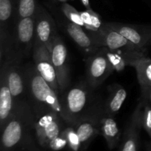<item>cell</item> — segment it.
Segmentation results:
<instances>
[{
  "label": "cell",
  "instance_id": "1",
  "mask_svg": "<svg viewBox=\"0 0 151 151\" xmlns=\"http://www.w3.org/2000/svg\"><path fill=\"white\" fill-rule=\"evenodd\" d=\"M35 118L29 105L15 109L11 119L1 131L0 151H35Z\"/></svg>",
  "mask_w": 151,
  "mask_h": 151
},
{
  "label": "cell",
  "instance_id": "2",
  "mask_svg": "<svg viewBox=\"0 0 151 151\" xmlns=\"http://www.w3.org/2000/svg\"><path fill=\"white\" fill-rule=\"evenodd\" d=\"M93 90L86 81L69 86L60 94L62 118L66 125H73L80 119L91 116L103 103Z\"/></svg>",
  "mask_w": 151,
  "mask_h": 151
},
{
  "label": "cell",
  "instance_id": "3",
  "mask_svg": "<svg viewBox=\"0 0 151 151\" xmlns=\"http://www.w3.org/2000/svg\"><path fill=\"white\" fill-rule=\"evenodd\" d=\"M27 103L35 119L55 111L62 117V110L58 96L42 78L34 63L24 65Z\"/></svg>",
  "mask_w": 151,
  "mask_h": 151
},
{
  "label": "cell",
  "instance_id": "4",
  "mask_svg": "<svg viewBox=\"0 0 151 151\" xmlns=\"http://www.w3.org/2000/svg\"><path fill=\"white\" fill-rule=\"evenodd\" d=\"M34 16L24 18L13 24L5 49L0 52V65L5 61L23 62L32 53L35 43Z\"/></svg>",
  "mask_w": 151,
  "mask_h": 151
},
{
  "label": "cell",
  "instance_id": "5",
  "mask_svg": "<svg viewBox=\"0 0 151 151\" xmlns=\"http://www.w3.org/2000/svg\"><path fill=\"white\" fill-rule=\"evenodd\" d=\"M23 62L5 61L0 65V71L6 76L14 102L15 109L27 106V83Z\"/></svg>",
  "mask_w": 151,
  "mask_h": 151
},
{
  "label": "cell",
  "instance_id": "6",
  "mask_svg": "<svg viewBox=\"0 0 151 151\" xmlns=\"http://www.w3.org/2000/svg\"><path fill=\"white\" fill-rule=\"evenodd\" d=\"M66 125L63 118L55 111L49 112L35 119L34 134L38 145L47 150L50 142L58 137Z\"/></svg>",
  "mask_w": 151,
  "mask_h": 151
},
{
  "label": "cell",
  "instance_id": "7",
  "mask_svg": "<svg viewBox=\"0 0 151 151\" xmlns=\"http://www.w3.org/2000/svg\"><path fill=\"white\" fill-rule=\"evenodd\" d=\"M97 44L99 47H105L121 52L126 62L129 59L145 55L147 52L137 47L116 31L109 29L104 25L98 34Z\"/></svg>",
  "mask_w": 151,
  "mask_h": 151
},
{
  "label": "cell",
  "instance_id": "8",
  "mask_svg": "<svg viewBox=\"0 0 151 151\" xmlns=\"http://www.w3.org/2000/svg\"><path fill=\"white\" fill-rule=\"evenodd\" d=\"M86 82L94 89L100 85L114 72V69L109 61L103 47L90 55L86 60Z\"/></svg>",
  "mask_w": 151,
  "mask_h": 151
},
{
  "label": "cell",
  "instance_id": "9",
  "mask_svg": "<svg viewBox=\"0 0 151 151\" xmlns=\"http://www.w3.org/2000/svg\"><path fill=\"white\" fill-rule=\"evenodd\" d=\"M52 15L57 22L58 27L63 32H66L72 40L81 47L83 50L88 53V55H92L95 53L100 47L97 46L88 33L85 32L83 27L74 22H71L63 15L60 10V13L55 11V10H52Z\"/></svg>",
  "mask_w": 151,
  "mask_h": 151
},
{
  "label": "cell",
  "instance_id": "10",
  "mask_svg": "<svg viewBox=\"0 0 151 151\" xmlns=\"http://www.w3.org/2000/svg\"><path fill=\"white\" fill-rule=\"evenodd\" d=\"M32 58L38 72L59 97L60 89L55 69L52 60L51 52L44 44L36 38H35L32 50Z\"/></svg>",
  "mask_w": 151,
  "mask_h": 151
},
{
  "label": "cell",
  "instance_id": "11",
  "mask_svg": "<svg viewBox=\"0 0 151 151\" xmlns=\"http://www.w3.org/2000/svg\"><path fill=\"white\" fill-rule=\"evenodd\" d=\"M35 38L51 50L58 33V24L51 13L39 4L34 15Z\"/></svg>",
  "mask_w": 151,
  "mask_h": 151
},
{
  "label": "cell",
  "instance_id": "12",
  "mask_svg": "<svg viewBox=\"0 0 151 151\" xmlns=\"http://www.w3.org/2000/svg\"><path fill=\"white\" fill-rule=\"evenodd\" d=\"M50 52L57 75L60 95L70 86V75L68 64L67 50L59 34L53 41Z\"/></svg>",
  "mask_w": 151,
  "mask_h": 151
},
{
  "label": "cell",
  "instance_id": "13",
  "mask_svg": "<svg viewBox=\"0 0 151 151\" xmlns=\"http://www.w3.org/2000/svg\"><path fill=\"white\" fill-rule=\"evenodd\" d=\"M103 25L119 32L141 50L147 51L151 45V26L120 22H103Z\"/></svg>",
  "mask_w": 151,
  "mask_h": 151
},
{
  "label": "cell",
  "instance_id": "14",
  "mask_svg": "<svg viewBox=\"0 0 151 151\" xmlns=\"http://www.w3.org/2000/svg\"><path fill=\"white\" fill-rule=\"evenodd\" d=\"M144 103L140 100L134 109L126 126L119 151H137L139 141V134L142 126Z\"/></svg>",
  "mask_w": 151,
  "mask_h": 151
},
{
  "label": "cell",
  "instance_id": "15",
  "mask_svg": "<svg viewBox=\"0 0 151 151\" xmlns=\"http://www.w3.org/2000/svg\"><path fill=\"white\" fill-rule=\"evenodd\" d=\"M103 101L93 114L80 119L76 123L72 125L78 134L83 151H87L93 140L100 134L99 127V114L103 107Z\"/></svg>",
  "mask_w": 151,
  "mask_h": 151
},
{
  "label": "cell",
  "instance_id": "16",
  "mask_svg": "<svg viewBox=\"0 0 151 151\" xmlns=\"http://www.w3.org/2000/svg\"><path fill=\"white\" fill-rule=\"evenodd\" d=\"M99 127L100 134L104 137L110 150H114L120 140L121 133L114 116H109L103 109V105L99 114Z\"/></svg>",
  "mask_w": 151,
  "mask_h": 151
},
{
  "label": "cell",
  "instance_id": "17",
  "mask_svg": "<svg viewBox=\"0 0 151 151\" xmlns=\"http://www.w3.org/2000/svg\"><path fill=\"white\" fill-rule=\"evenodd\" d=\"M15 112L14 102L6 76L0 71V131L4 128Z\"/></svg>",
  "mask_w": 151,
  "mask_h": 151
},
{
  "label": "cell",
  "instance_id": "18",
  "mask_svg": "<svg viewBox=\"0 0 151 151\" xmlns=\"http://www.w3.org/2000/svg\"><path fill=\"white\" fill-rule=\"evenodd\" d=\"M16 0H0V42L7 41L13 28Z\"/></svg>",
  "mask_w": 151,
  "mask_h": 151
},
{
  "label": "cell",
  "instance_id": "19",
  "mask_svg": "<svg viewBox=\"0 0 151 151\" xmlns=\"http://www.w3.org/2000/svg\"><path fill=\"white\" fill-rule=\"evenodd\" d=\"M127 97V91L122 86L114 84L109 88V95L103 101L104 111L109 116L114 117L120 111Z\"/></svg>",
  "mask_w": 151,
  "mask_h": 151
},
{
  "label": "cell",
  "instance_id": "20",
  "mask_svg": "<svg viewBox=\"0 0 151 151\" xmlns=\"http://www.w3.org/2000/svg\"><path fill=\"white\" fill-rule=\"evenodd\" d=\"M127 65L136 69L140 86H151V59L139 56L127 60Z\"/></svg>",
  "mask_w": 151,
  "mask_h": 151
},
{
  "label": "cell",
  "instance_id": "21",
  "mask_svg": "<svg viewBox=\"0 0 151 151\" xmlns=\"http://www.w3.org/2000/svg\"><path fill=\"white\" fill-rule=\"evenodd\" d=\"M38 4V0H16L13 24L22 19L34 16Z\"/></svg>",
  "mask_w": 151,
  "mask_h": 151
},
{
  "label": "cell",
  "instance_id": "22",
  "mask_svg": "<svg viewBox=\"0 0 151 151\" xmlns=\"http://www.w3.org/2000/svg\"><path fill=\"white\" fill-rule=\"evenodd\" d=\"M81 16L84 23V27L88 30V35L92 38L99 34L103 26V22L100 19V15L93 10H86L81 11Z\"/></svg>",
  "mask_w": 151,
  "mask_h": 151
},
{
  "label": "cell",
  "instance_id": "23",
  "mask_svg": "<svg viewBox=\"0 0 151 151\" xmlns=\"http://www.w3.org/2000/svg\"><path fill=\"white\" fill-rule=\"evenodd\" d=\"M62 133L67 140L68 151H83L81 142L73 126L66 125Z\"/></svg>",
  "mask_w": 151,
  "mask_h": 151
},
{
  "label": "cell",
  "instance_id": "24",
  "mask_svg": "<svg viewBox=\"0 0 151 151\" xmlns=\"http://www.w3.org/2000/svg\"><path fill=\"white\" fill-rule=\"evenodd\" d=\"M103 47L114 70L117 71V72H121V71L123 70L125 66H127L126 60H125L123 55L118 51L111 50L107 47Z\"/></svg>",
  "mask_w": 151,
  "mask_h": 151
},
{
  "label": "cell",
  "instance_id": "25",
  "mask_svg": "<svg viewBox=\"0 0 151 151\" xmlns=\"http://www.w3.org/2000/svg\"><path fill=\"white\" fill-rule=\"evenodd\" d=\"M60 10L63 13L65 16L71 22L80 25L82 27H84L83 21L82 16H81V12L78 11L77 9H75L73 6L68 4L67 2L62 3L60 6Z\"/></svg>",
  "mask_w": 151,
  "mask_h": 151
},
{
  "label": "cell",
  "instance_id": "26",
  "mask_svg": "<svg viewBox=\"0 0 151 151\" xmlns=\"http://www.w3.org/2000/svg\"><path fill=\"white\" fill-rule=\"evenodd\" d=\"M67 147V140L66 137L61 132V134L57 137L56 138L53 139L50 142L48 145L47 150H50L52 151H58Z\"/></svg>",
  "mask_w": 151,
  "mask_h": 151
},
{
  "label": "cell",
  "instance_id": "27",
  "mask_svg": "<svg viewBox=\"0 0 151 151\" xmlns=\"http://www.w3.org/2000/svg\"><path fill=\"white\" fill-rule=\"evenodd\" d=\"M142 126L151 139V106L145 103L143 109Z\"/></svg>",
  "mask_w": 151,
  "mask_h": 151
},
{
  "label": "cell",
  "instance_id": "28",
  "mask_svg": "<svg viewBox=\"0 0 151 151\" xmlns=\"http://www.w3.org/2000/svg\"><path fill=\"white\" fill-rule=\"evenodd\" d=\"M141 100L151 106V86H140Z\"/></svg>",
  "mask_w": 151,
  "mask_h": 151
},
{
  "label": "cell",
  "instance_id": "29",
  "mask_svg": "<svg viewBox=\"0 0 151 151\" xmlns=\"http://www.w3.org/2000/svg\"><path fill=\"white\" fill-rule=\"evenodd\" d=\"M81 1L86 10H92V8L91 7V4H90L89 0H81Z\"/></svg>",
  "mask_w": 151,
  "mask_h": 151
},
{
  "label": "cell",
  "instance_id": "30",
  "mask_svg": "<svg viewBox=\"0 0 151 151\" xmlns=\"http://www.w3.org/2000/svg\"><path fill=\"white\" fill-rule=\"evenodd\" d=\"M52 1H53V2L55 3H64V2H66V1H68V0H52Z\"/></svg>",
  "mask_w": 151,
  "mask_h": 151
},
{
  "label": "cell",
  "instance_id": "31",
  "mask_svg": "<svg viewBox=\"0 0 151 151\" xmlns=\"http://www.w3.org/2000/svg\"><path fill=\"white\" fill-rule=\"evenodd\" d=\"M42 149H43V148H41V147H40L39 145H38V147H37L36 150H35V151H43V150H42Z\"/></svg>",
  "mask_w": 151,
  "mask_h": 151
}]
</instances>
